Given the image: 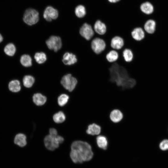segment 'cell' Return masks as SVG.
<instances>
[{
  "mask_svg": "<svg viewBox=\"0 0 168 168\" xmlns=\"http://www.w3.org/2000/svg\"><path fill=\"white\" fill-rule=\"evenodd\" d=\"M70 155L73 162L81 163L91 159L93 153L91 146L88 142L76 141L73 142L71 145Z\"/></svg>",
  "mask_w": 168,
  "mask_h": 168,
  "instance_id": "1",
  "label": "cell"
},
{
  "mask_svg": "<svg viewBox=\"0 0 168 168\" xmlns=\"http://www.w3.org/2000/svg\"><path fill=\"white\" fill-rule=\"evenodd\" d=\"M39 20V14L35 10L28 8L25 12L23 20L27 24L31 26L36 23Z\"/></svg>",
  "mask_w": 168,
  "mask_h": 168,
  "instance_id": "2",
  "label": "cell"
},
{
  "mask_svg": "<svg viewBox=\"0 0 168 168\" xmlns=\"http://www.w3.org/2000/svg\"><path fill=\"white\" fill-rule=\"evenodd\" d=\"M61 83L63 87L69 91H73L76 87L78 80L71 74L64 75L62 78Z\"/></svg>",
  "mask_w": 168,
  "mask_h": 168,
  "instance_id": "3",
  "label": "cell"
},
{
  "mask_svg": "<svg viewBox=\"0 0 168 168\" xmlns=\"http://www.w3.org/2000/svg\"><path fill=\"white\" fill-rule=\"evenodd\" d=\"M106 45L105 41L102 38L96 37L94 38L91 41V47L93 51L98 54L105 49Z\"/></svg>",
  "mask_w": 168,
  "mask_h": 168,
  "instance_id": "4",
  "label": "cell"
},
{
  "mask_svg": "<svg viewBox=\"0 0 168 168\" xmlns=\"http://www.w3.org/2000/svg\"><path fill=\"white\" fill-rule=\"evenodd\" d=\"M79 32L80 35L87 41L91 40L95 33L92 26L87 23H84L82 26Z\"/></svg>",
  "mask_w": 168,
  "mask_h": 168,
  "instance_id": "5",
  "label": "cell"
},
{
  "mask_svg": "<svg viewBox=\"0 0 168 168\" xmlns=\"http://www.w3.org/2000/svg\"><path fill=\"white\" fill-rule=\"evenodd\" d=\"M46 43L48 48L53 50L55 52H57L62 47L61 40L59 37L56 36H52L48 39Z\"/></svg>",
  "mask_w": 168,
  "mask_h": 168,
  "instance_id": "6",
  "label": "cell"
},
{
  "mask_svg": "<svg viewBox=\"0 0 168 168\" xmlns=\"http://www.w3.org/2000/svg\"><path fill=\"white\" fill-rule=\"evenodd\" d=\"M58 15V12L57 10L51 6H48L44 11L43 16L47 21H50L56 19Z\"/></svg>",
  "mask_w": 168,
  "mask_h": 168,
  "instance_id": "7",
  "label": "cell"
},
{
  "mask_svg": "<svg viewBox=\"0 0 168 168\" xmlns=\"http://www.w3.org/2000/svg\"><path fill=\"white\" fill-rule=\"evenodd\" d=\"M44 142L46 147L50 151H53L58 148L59 144L55 138L49 135L45 137Z\"/></svg>",
  "mask_w": 168,
  "mask_h": 168,
  "instance_id": "8",
  "label": "cell"
},
{
  "mask_svg": "<svg viewBox=\"0 0 168 168\" xmlns=\"http://www.w3.org/2000/svg\"><path fill=\"white\" fill-rule=\"evenodd\" d=\"M124 42L123 39L119 36H115L113 37L110 42L111 48L117 51L122 49L124 45Z\"/></svg>",
  "mask_w": 168,
  "mask_h": 168,
  "instance_id": "9",
  "label": "cell"
},
{
  "mask_svg": "<svg viewBox=\"0 0 168 168\" xmlns=\"http://www.w3.org/2000/svg\"><path fill=\"white\" fill-rule=\"evenodd\" d=\"M62 61L65 65H71L77 63L78 59L76 54L66 52L63 55Z\"/></svg>",
  "mask_w": 168,
  "mask_h": 168,
  "instance_id": "10",
  "label": "cell"
},
{
  "mask_svg": "<svg viewBox=\"0 0 168 168\" xmlns=\"http://www.w3.org/2000/svg\"><path fill=\"white\" fill-rule=\"evenodd\" d=\"M93 28L95 33L99 35H103L107 31L106 25L100 20H97Z\"/></svg>",
  "mask_w": 168,
  "mask_h": 168,
  "instance_id": "11",
  "label": "cell"
},
{
  "mask_svg": "<svg viewBox=\"0 0 168 168\" xmlns=\"http://www.w3.org/2000/svg\"><path fill=\"white\" fill-rule=\"evenodd\" d=\"M131 34L132 38L137 41L142 40L145 37L144 31L141 27L135 28L132 31Z\"/></svg>",
  "mask_w": 168,
  "mask_h": 168,
  "instance_id": "12",
  "label": "cell"
},
{
  "mask_svg": "<svg viewBox=\"0 0 168 168\" xmlns=\"http://www.w3.org/2000/svg\"><path fill=\"white\" fill-rule=\"evenodd\" d=\"M101 131V128L100 126L96 124L93 123L88 126L86 132L88 134L95 135H99Z\"/></svg>",
  "mask_w": 168,
  "mask_h": 168,
  "instance_id": "13",
  "label": "cell"
},
{
  "mask_svg": "<svg viewBox=\"0 0 168 168\" xmlns=\"http://www.w3.org/2000/svg\"><path fill=\"white\" fill-rule=\"evenodd\" d=\"M110 117L113 122L117 123L120 122L122 120L123 117V115L119 110L114 109L110 112Z\"/></svg>",
  "mask_w": 168,
  "mask_h": 168,
  "instance_id": "14",
  "label": "cell"
},
{
  "mask_svg": "<svg viewBox=\"0 0 168 168\" xmlns=\"http://www.w3.org/2000/svg\"><path fill=\"white\" fill-rule=\"evenodd\" d=\"M98 146L100 148L106 150L108 146V141L106 137L103 135H99L96 138Z\"/></svg>",
  "mask_w": 168,
  "mask_h": 168,
  "instance_id": "15",
  "label": "cell"
},
{
  "mask_svg": "<svg viewBox=\"0 0 168 168\" xmlns=\"http://www.w3.org/2000/svg\"><path fill=\"white\" fill-rule=\"evenodd\" d=\"M26 137L22 133L17 134L14 138V142L15 143L21 147L25 146L26 144Z\"/></svg>",
  "mask_w": 168,
  "mask_h": 168,
  "instance_id": "16",
  "label": "cell"
},
{
  "mask_svg": "<svg viewBox=\"0 0 168 168\" xmlns=\"http://www.w3.org/2000/svg\"><path fill=\"white\" fill-rule=\"evenodd\" d=\"M46 97L40 93H37L34 95L33 100L37 105L41 106L44 105L46 101Z\"/></svg>",
  "mask_w": 168,
  "mask_h": 168,
  "instance_id": "17",
  "label": "cell"
},
{
  "mask_svg": "<svg viewBox=\"0 0 168 168\" xmlns=\"http://www.w3.org/2000/svg\"><path fill=\"white\" fill-rule=\"evenodd\" d=\"M119 57V54L118 51L112 49L109 51L106 55V58L108 62L110 63L116 62Z\"/></svg>",
  "mask_w": 168,
  "mask_h": 168,
  "instance_id": "18",
  "label": "cell"
},
{
  "mask_svg": "<svg viewBox=\"0 0 168 168\" xmlns=\"http://www.w3.org/2000/svg\"><path fill=\"white\" fill-rule=\"evenodd\" d=\"M122 55L124 61L130 63L133 59V53L132 51L129 49L125 48L123 49Z\"/></svg>",
  "mask_w": 168,
  "mask_h": 168,
  "instance_id": "19",
  "label": "cell"
},
{
  "mask_svg": "<svg viewBox=\"0 0 168 168\" xmlns=\"http://www.w3.org/2000/svg\"><path fill=\"white\" fill-rule=\"evenodd\" d=\"M156 23L155 21L152 20L147 21L144 26V28L146 31L149 34L153 33L155 30Z\"/></svg>",
  "mask_w": 168,
  "mask_h": 168,
  "instance_id": "20",
  "label": "cell"
},
{
  "mask_svg": "<svg viewBox=\"0 0 168 168\" xmlns=\"http://www.w3.org/2000/svg\"><path fill=\"white\" fill-rule=\"evenodd\" d=\"M8 88L9 90L12 92H18L21 89L20 82L16 80L11 81L9 83Z\"/></svg>",
  "mask_w": 168,
  "mask_h": 168,
  "instance_id": "21",
  "label": "cell"
},
{
  "mask_svg": "<svg viewBox=\"0 0 168 168\" xmlns=\"http://www.w3.org/2000/svg\"><path fill=\"white\" fill-rule=\"evenodd\" d=\"M140 9L143 12L147 14H150L153 11V6L151 3L148 2L141 4Z\"/></svg>",
  "mask_w": 168,
  "mask_h": 168,
  "instance_id": "22",
  "label": "cell"
},
{
  "mask_svg": "<svg viewBox=\"0 0 168 168\" xmlns=\"http://www.w3.org/2000/svg\"><path fill=\"white\" fill-rule=\"evenodd\" d=\"M20 62L24 67H30L32 65V59L29 55L24 54L21 57Z\"/></svg>",
  "mask_w": 168,
  "mask_h": 168,
  "instance_id": "23",
  "label": "cell"
},
{
  "mask_svg": "<svg viewBox=\"0 0 168 168\" xmlns=\"http://www.w3.org/2000/svg\"><path fill=\"white\" fill-rule=\"evenodd\" d=\"M35 80L34 77L32 76L26 75L24 77L23 79V85L26 87L30 88L34 84Z\"/></svg>",
  "mask_w": 168,
  "mask_h": 168,
  "instance_id": "24",
  "label": "cell"
},
{
  "mask_svg": "<svg viewBox=\"0 0 168 168\" xmlns=\"http://www.w3.org/2000/svg\"><path fill=\"white\" fill-rule=\"evenodd\" d=\"M16 48L15 45L12 43H9L4 48V51L5 54L9 56H12L15 54Z\"/></svg>",
  "mask_w": 168,
  "mask_h": 168,
  "instance_id": "25",
  "label": "cell"
},
{
  "mask_svg": "<svg viewBox=\"0 0 168 168\" xmlns=\"http://www.w3.org/2000/svg\"><path fill=\"white\" fill-rule=\"evenodd\" d=\"M54 121L57 123H60L63 122L66 119V116L64 113L60 111L55 114L53 116Z\"/></svg>",
  "mask_w": 168,
  "mask_h": 168,
  "instance_id": "26",
  "label": "cell"
},
{
  "mask_svg": "<svg viewBox=\"0 0 168 168\" xmlns=\"http://www.w3.org/2000/svg\"><path fill=\"white\" fill-rule=\"evenodd\" d=\"M34 58L36 62L39 64L44 63L47 59L46 55L42 52L36 53Z\"/></svg>",
  "mask_w": 168,
  "mask_h": 168,
  "instance_id": "27",
  "label": "cell"
},
{
  "mask_svg": "<svg viewBox=\"0 0 168 168\" xmlns=\"http://www.w3.org/2000/svg\"><path fill=\"white\" fill-rule=\"evenodd\" d=\"M75 13L79 18L83 17L86 14V11L85 7L82 5L77 6L75 9Z\"/></svg>",
  "mask_w": 168,
  "mask_h": 168,
  "instance_id": "28",
  "label": "cell"
},
{
  "mask_svg": "<svg viewBox=\"0 0 168 168\" xmlns=\"http://www.w3.org/2000/svg\"><path fill=\"white\" fill-rule=\"evenodd\" d=\"M69 99V96L66 94L61 95L58 98V102L59 105L63 106L68 102Z\"/></svg>",
  "mask_w": 168,
  "mask_h": 168,
  "instance_id": "29",
  "label": "cell"
},
{
  "mask_svg": "<svg viewBox=\"0 0 168 168\" xmlns=\"http://www.w3.org/2000/svg\"><path fill=\"white\" fill-rule=\"evenodd\" d=\"M159 147L162 151L168 150V140H162L159 144Z\"/></svg>",
  "mask_w": 168,
  "mask_h": 168,
  "instance_id": "30",
  "label": "cell"
},
{
  "mask_svg": "<svg viewBox=\"0 0 168 168\" xmlns=\"http://www.w3.org/2000/svg\"><path fill=\"white\" fill-rule=\"evenodd\" d=\"M49 135L54 138H55L58 135L57 130L53 128L50 129L49 130Z\"/></svg>",
  "mask_w": 168,
  "mask_h": 168,
  "instance_id": "31",
  "label": "cell"
},
{
  "mask_svg": "<svg viewBox=\"0 0 168 168\" xmlns=\"http://www.w3.org/2000/svg\"><path fill=\"white\" fill-rule=\"evenodd\" d=\"M55 138L59 144L62 143L64 141L63 138L61 136L57 135Z\"/></svg>",
  "mask_w": 168,
  "mask_h": 168,
  "instance_id": "32",
  "label": "cell"
},
{
  "mask_svg": "<svg viewBox=\"0 0 168 168\" xmlns=\"http://www.w3.org/2000/svg\"><path fill=\"white\" fill-rule=\"evenodd\" d=\"M119 0H108L109 2L112 3L116 2L119 1Z\"/></svg>",
  "mask_w": 168,
  "mask_h": 168,
  "instance_id": "33",
  "label": "cell"
},
{
  "mask_svg": "<svg viewBox=\"0 0 168 168\" xmlns=\"http://www.w3.org/2000/svg\"><path fill=\"white\" fill-rule=\"evenodd\" d=\"M3 40V38L1 34H0V43Z\"/></svg>",
  "mask_w": 168,
  "mask_h": 168,
  "instance_id": "34",
  "label": "cell"
}]
</instances>
